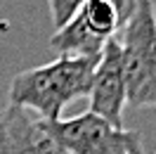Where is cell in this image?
<instances>
[{
    "mask_svg": "<svg viewBox=\"0 0 156 154\" xmlns=\"http://www.w3.org/2000/svg\"><path fill=\"white\" fill-rule=\"evenodd\" d=\"M99 57H57L43 67L24 69L10 83L12 107L33 112L40 121H57L69 102L88 97Z\"/></svg>",
    "mask_w": 156,
    "mask_h": 154,
    "instance_id": "1",
    "label": "cell"
},
{
    "mask_svg": "<svg viewBox=\"0 0 156 154\" xmlns=\"http://www.w3.org/2000/svg\"><path fill=\"white\" fill-rule=\"evenodd\" d=\"M121 62L126 74L128 105L156 107V5L137 0L135 10L118 33Z\"/></svg>",
    "mask_w": 156,
    "mask_h": 154,
    "instance_id": "2",
    "label": "cell"
},
{
    "mask_svg": "<svg viewBox=\"0 0 156 154\" xmlns=\"http://www.w3.org/2000/svg\"><path fill=\"white\" fill-rule=\"evenodd\" d=\"M137 0H85L71 19L55 31L50 48L59 57H99L111 38L123 31Z\"/></svg>",
    "mask_w": 156,
    "mask_h": 154,
    "instance_id": "3",
    "label": "cell"
},
{
    "mask_svg": "<svg viewBox=\"0 0 156 154\" xmlns=\"http://www.w3.org/2000/svg\"><path fill=\"white\" fill-rule=\"evenodd\" d=\"M45 128L69 154H144L137 130L114 128L92 112L45 121Z\"/></svg>",
    "mask_w": 156,
    "mask_h": 154,
    "instance_id": "4",
    "label": "cell"
},
{
    "mask_svg": "<svg viewBox=\"0 0 156 154\" xmlns=\"http://www.w3.org/2000/svg\"><path fill=\"white\" fill-rule=\"evenodd\" d=\"M88 97H90L88 112L102 116L114 128H126L123 126V109L128 107V97H126V74H123V62H121L118 36L109 40L99 55Z\"/></svg>",
    "mask_w": 156,
    "mask_h": 154,
    "instance_id": "5",
    "label": "cell"
},
{
    "mask_svg": "<svg viewBox=\"0 0 156 154\" xmlns=\"http://www.w3.org/2000/svg\"><path fill=\"white\" fill-rule=\"evenodd\" d=\"M0 154H69L48 133L45 121L21 107L7 105L0 112Z\"/></svg>",
    "mask_w": 156,
    "mask_h": 154,
    "instance_id": "6",
    "label": "cell"
},
{
    "mask_svg": "<svg viewBox=\"0 0 156 154\" xmlns=\"http://www.w3.org/2000/svg\"><path fill=\"white\" fill-rule=\"evenodd\" d=\"M83 2H85V0H48L50 17H52V26H55V31L62 29V26L73 17Z\"/></svg>",
    "mask_w": 156,
    "mask_h": 154,
    "instance_id": "7",
    "label": "cell"
}]
</instances>
